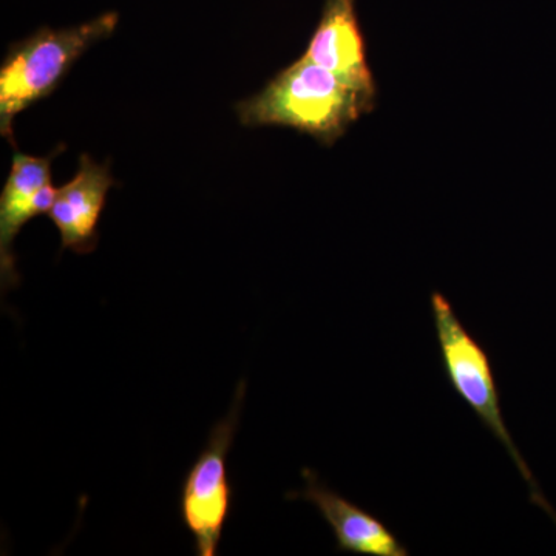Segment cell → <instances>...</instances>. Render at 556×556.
<instances>
[{"label": "cell", "mask_w": 556, "mask_h": 556, "mask_svg": "<svg viewBox=\"0 0 556 556\" xmlns=\"http://www.w3.org/2000/svg\"><path fill=\"white\" fill-rule=\"evenodd\" d=\"M247 397V382L240 380L228 415L208 433L206 445L182 479L179 492V517L193 538L199 556H217L223 533L233 506L228 456L239 431Z\"/></svg>", "instance_id": "277c9868"}, {"label": "cell", "mask_w": 556, "mask_h": 556, "mask_svg": "<svg viewBox=\"0 0 556 556\" xmlns=\"http://www.w3.org/2000/svg\"><path fill=\"white\" fill-rule=\"evenodd\" d=\"M430 303L439 348H441L442 364H444L448 382L468 407L473 409L486 430L507 448L511 460L517 464L522 478L530 485V497L533 503L543 507L556 521L554 508L548 506L546 497L541 493L532 471L508 431L489 354L464 327L452 303L444 294L433 292Z\"/></svg>", "instance_id": "3957f363"}, {"label": "cell", "mask_w": 556, "mask_h": 556, "mask_svg": "<svg viewBox=\"0 0 556 556\" xmlns=\"http://www.w3.org/2000/svg\"><path fill=\"white\" fill-rule=\"evenodd\" d=\"M118 22L119 14L110 11L78 27H42L30 38L11 43L0 67V134L11 146H16V115L53 93L75 62L91 46L109 38Z\"/></svg>", "instance_id": "7a4b0ae2"}, {"label": "cell", "mask_w": 556, "mask_h": 556, "mask_svg": "<svg viewBox=\"0 0 556 556\" xmlns=\"http://www.w3.org/2000/svg\"><path fill=\"white\" fill-rule=\"evenodd\" d=\"M115 186L108 164H98L89 155H80L79 169L67 185L58 188L49 212L61 236V251L76 254L93 252L100 241L98 225L109 190Z\"/></svg>", "instance_id": "ba28073f"}, {"label": "cell", "mask_w": 556, "mask_h": 556, "mask_svg": "<svg viewBox=\"0 0 556 556\" xmlns=\"http://www.w3.org/2000/svg\"><path fill=\"white\" fill-rule=\"evenodd\" d=\"M305 486L288 497L303 500L317 508L334 532L338 551L365 556H408V548L375 515L329 489L316 471H302Z\"/></svg>", "instance_id": "8992f818"}, {"label": "cell", "mask_w": 556, "mask_h": 556, "mask_svg": "<svg viewBox=\"0 0 556 556\" xmlns=\"http://www.w3.org/2000/svg\"><path fill=\"white\" fill-rule=\"evenodd\" d=\"M375 105L376 94L302 56L255 97L239 102L237 113L243 126L289 127L331 146Z\"/></svg>", "instance_id": "6da1fadb"}, {"label": "cell", "mask_w": 556, "mask_h": 556, "mask_svg": "<svg viewBox=\"0 0 556 556\" xmlns=\"http://www.w3.org/2000/svg\"><path fill=\"white\" fill-rule=\"evenodd\" d=\"M64 148L49 156L36 159L16 150L2 195H0V280L3 292L20 285L14 240L22 228L38 215H49L58 189L51 185V160Z\"/></svg>", "instance_id": "5b68a950"}, {"label": "cell", "mask_w": 556, "mask_h": 556, "mask_svg": "<svg viewBox=\"0 0 556 556\" xmlns=\"http://www.w3.org/2000/svg\"><path fill=\"white\" fill-rule=\"evenodd\" d=\"M303 58L365 93L378 94L358 24L356 0L325 2Z\"/></svg>", "instance_id": "52a82bcc"}]
</instances>
